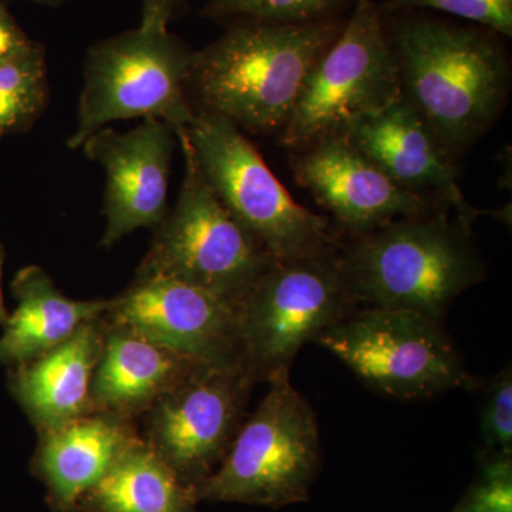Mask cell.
<instances>
[{
  "mask_svg": "<svg viewBox=\"0 0 512 512\" xmlns=\"http://www.w3.org/2000/svg\"><path fill=\"white\" fill-rule=\"evenodd\" d=\"M33 39L22 29L5 2H0V64L8 62L30 46Z\"/></svg>",
  "mask_w": 512,
  "mask_h": 512,
  "instance_id": "obj_26",
  "label": "cell"
},
{
  "mask_svg": "<svg viewBox=\"0 0 512 512\" xmlns=\"http://www.w3.org/2000/svg\"><path fill=\"white\" fill-rule=\"evenodd\" d=\"M106 318V316H104ZM204 362L181 355L106 318L103 349L92 379L93 412L140 419Z\"/></svg>",
  "mask_w": 512,
  "mask_h": 512,
  "instance_id": "obj_16",
  "label": "cell"
},
{
  "mask_svg": "<svg viewBox=\"0 0 512 512\" xmlns=\"http://www.w3.org/2000/svg\"><path fill=\"white\" fill-rule=\"evenodd\" d=\"M6 261V251L5 247H3L2 244H0V326H5L6 322H8L9 319V311L8 308H6L5 298H3L2 293V276H3V266H5Z\"/></svg>",
  "mask_w": 512,
  "mask_h": 512,
  "instance_id": "obj_28",
  "label": "cell"
},
{
  "mask_svg": "<svg viewBox=\"0 0 512 512\" xmlns=\"http://www.w3.org/2000/svg\"><path fill=\"white\" fill-rule=\"evenodd\" d=\"M15 312L0 336V363L16 369L45 355L87 320L109 309L110 299L74 301L57 288L52 276L37 265L20 269L12 284Z\"/></svg>",
  "mask_w": 512,
  "mask_h": 512,
  "instance_id": "obj_19",
  "label": "cell"
},
{
  "mask_svg": "<svg viewBox=\"0 0 512 512\" xmlns=\"http://www.w3.org/2000/svg\"><path fill=\"white\" fill-rule=\"evenodd\" d=\"M454 512V511H453Z\"/></svg>",
  "mask_w": 512,
  "mask_h": 512,
  "instance_id": "obj_30",
  "label": "cell"
},
{
  "mask_svg": "<svg viewBox=\"0 0 512 512\" xmlns=\"http://www.w3.org/2000/svg\"><path fill=\"white\" fill-rule=\"evenodd\" d=\"M338 249L276 261L239 306L241 365L255 383L291 370L306 343L355 311Z\"/></svg>",
  "mask_w": 512,
  "mask_h": 512,
  "instance_id": "obj_10",
  "label": "cell"
},
{
  "mask_svg": "<svg viewBox=\"0 0 512 512\" xmlns=\"http://www.w3.org/2000/svg\"><path fill=\"white\" fill-rule=\"evenodd\" d=\"M346 0H207L202 15L220 22L311 23L336 18Z\"/></svg>",
  "mask_w": 512,
  "mask_h": 512,
  "instance_id": "obj_22",
  "label": "cell"
},
{
  "mask_svg": "<svg viewBox=\"0 0 512 512\" xmlns=\"http://www.w3.org/2000/svg\"><path fill=\"white\" fill-rule=\"evenodd\" d=\"M0 2H8V0H0ZM28 2L37 3V5H45L52 6V8H57V6H62L64 3L70 2V0H28Z\"/></svg>",
  "mask_w": 512,
  "mask_h": 512,
  "instance_id": "obj_29",
  "label": "cell"
},
{
  "mask_svg": "<svg viewBox=\"0 0 512 512\" xmlns=\"http://www.w3.org/2000/svg\"><path fill=\"white\" fill-rule=\"evenodd\" d=\"M343 23H229L194 52L187 94L195 114L224 117L241 130L268 134L288 123L312 67Z\"/></svg>",
  "mask_w": 512,
  "mask_h": 512,
  "instance_id": "obj_2",
  "label": "cell"
},
{
  "mask_svg": "<svg viewBox=\"0 0 512 512\" xmlns=\"http://www.w3.org/2000/svg\"><path fill=\"white\" fill-rule=\"evenodd\" d=\"M185 133L218 200L275 261L339 247L328 218L293 200L241 128L224 117L197 114Z\"/></svg>",
  "mask_w": 512,
  "mask_h": 512,
  "instance_id": "obj_8",
  "label": "cell"
},
{
  "mask_svg": "<svg viewBox=\"0 0 512 512\" xmlns=\"http://www.w3.org/2000/svg\"><path fill=\"white\" fill-rule=\"evenodd\" d=\"M402 99L386 15L375 0H355L348 22L312 67L281 141L306 148L346 136Z\"/></svg>",
  "mask_w": 512,
  "mask_h": 512,
  "instance_id": "obj_7",
  "label": "cell"
},
{
  "mask_svg": "<svg viewBox=\"0 0 512 512\" xmlns=\"http://www.w3.org/2000/svg\"><path fill=\"white\" fill-rule=\"evenodd\" d=\"M315 343L342 360L370 389L392 399H430L476 386L441 322L421 313L355 309L323 330Z\"/></svg>",
  "mask_w": 512,
  "mask_h": 512,
  "instance_id": "obj_9",
  "label": "cell"
},
{
  "mask_svg": "<svg viewBox=\"0 0 512 512\" xmlns=\"http://www.w3.org/2000/svg\"><path fill=\"white\" fill-rule=\"evenodd\" d=\"M292 170L298 184L350 238L400 218L446 212L399 187L345 136L323 138L302 148L293 157Z\"/></svg>",
  "mask_w": 512,
  "mask_h": 512,
  "instance_id": "obj_14",
  "label": "cell"
},
{
  "mask_svg": "<svg viewBox=\"0 0 512 512\" xmlns=\"http://www.w3.org/2000/svg\"><path fill=\"white\" fill-rule=\"evenodd\" d=\"M345 137L403 190L453 211L464 227H473L480 212L464 197L456 160L403 97Z\"/></svg>",
  "mask_w": 512,
  "mask_h": 512,
  "instance_id": "obj_15",
  "label": "cell"
},
{
  "mask_svg": "<svg viewBox=\"0 0 512 512\" xmlns=\"http://www.w3.org/2000/svg\"><path fill=\"white\" fill-rule=\"evenodd\" d=\"M49 101L46 50L29 47L0 64V140L26 133L42 117Z\"/></svg>",
  "mask_w": 512,
  "mask_h": 512,
  "instance_id": "obj_21",
  "label": "cell"
},
{
  "mask_svg": "<svg viewBox=\"0 0 512 512\" xmlns=\"http://www.w3.org/2000/svg\"><path fill=\"white\" fill-rule=\"evenodd\" d=\"M352 301L443 322L458 296L485 279L473 231L448 212L400 218L339 245Z\"/></svg>",
  "mask_w": 512,
  "mask_h": 512,
  "instance_id": "obj_3",
  "label": "cell"
},
{
  "mask_svg": "<svg viewBox=\"0 0 512 512\" xmlns=\"http://www.w3.org/2000/svg\"><path fill=\"white\" fill-rule=\"evenodd\" d=\"M104 313L45 355L8 370L9 392L37 433L94 413L90 389L103 349Z\"/></svg>",
  "mask_w": 512,
  "mask_h": 512,
  "instance_id": "obj_18",
  "label": "cell"
},
{
  "mask_svg": "<svg viewBox=\"0 0 512 512\" xmlns=\"http://www.w3.org/2000/svg\"><path fill=\"white\" fill-rule=\"evenodd\" d=\"M481 436L487 457H512V373L504 367L485 394Z\"/></svg>",
  "mask_w": 512,
  "mask_h": 512,
  "instance_id": "obj_24",
  "label": "cell"
},
{
  "mask_svg": "<svg viewBox=\"0 0 512 512\" xmlns=\"http://www.w3.org/2000/svg\"><path fill=\"white\" fill-rule=\"evenodd\" d=\"M386 18L403 99L457 160L507 104L511 64L504 37L424 13Z\"/></svg>",
  "mask_w": 512,
  "mask_h": 512,
  "instance_id": "obj_1",
  "label": "cell"
},
{
  "mask_svg": "<svg viewBox=\"0 0 512 512\" xmlns=\"http://www.w3.org/2000/svg\"><path fill=\"white\" fill-rule=\"evenodd\" d=\"M194 50L168 28L138 26L87 50L76 128L67 147L77 150L114 121L157 119L185 130L195 120L187 94Z\"/></svg>",
  "mask_w": 512,
  "mask_h": 512,
  "instance_id": "obj_5",
  "label": "cell"
},
{
  "mask_svg": "<svg viewBox=\"0 0 512 512\" xmlns=\"http://www.w3.org/2000/svg\"><path fill=\"white\" fill-rule=\"evenodd\" d=\"M177 140L173 128L157 119L121 133L101 128L82 144L89 160L106 174L100 245L111 248L140 228L154 229L168 210V181Z\"/></svg>",
  "mask_w": 512,
  "mask_h": 512,
  "instance_id": "obj_13",
  "label": "cell"
},
{
  "mask_svg": "<svg viewBox=\"0 0 512 512\" xmlns=\"http://www.w3.org/2000/svg\"><path fill=\"white\" fill-rule=\"evenodd\" d=\"M454 512H512V457H485L480 477Z\"/></svg>",
  "mask_w": 512,
  "mask_h": 512,
  "instance_id": "obj_25",
  "label": "cell"
},
{
  "mask_svg": "<svg viewBox=\"0 0 512 512\" xmlns=\"http://www.w3.org/2000/svg\"><path fill=\"white\" fill-rule=\"evenodd\" d=\"M254 384L241 365L205 363L138 419L141 439L197 488L227 456Z\"/></svg>",
  "mask_w": 512,
  "mask_h": 512,
  "instance_id": "obj_11",
  "label": "cell"
},
{
  "mask_svg": "<svg viewBox=\"0 0 512 512\" xmlns=\"http://www.w3.org/2000/svg\"><path fill=\"white\" fill-rule=\"evenodd\" d=\"M197 488L185 483L143 439L82 500L89 512H195Z\"/></svg>",
  "mask_w": 512,
  "mask_h": 512,
  "instance_id": "obj_20",
  "label": "cell"
},
{
  "mask_svg": "<svg viewBox=\"0 0 512 512\" xmlns=\"http://www.w3.org/2000/svg\"><path fill=\"white\" fill-rule=\"evenodd\" d=\"M266 383L220 467L198 485L200 501L282 508L309 500L322 463L316 414L293 386L291 370Z\"/></svg>",
  "mask_w": 512,
  "mask_h": 512,
  "instance_id": "obj_6",
  "label": "cell"
},
{
  "mask_svg": "<svg viewBox=\"0 0 512 512\" xmlns=\"http://www.w3.org/2000/svg\"><path fill=\"white\" fill-rule=\"evenodd\" d=\"M379 6L384 15L437 10L467 20L504 39L512 36V0H384Z\"/></svg>",
  "mask_w": 512,
  "mask_h": 512,
  "instance_id": "obj_23",
  "label": "cell"
},
{
  "mask_svg": "<svg viewBox=\"0 0 512 512\" xmlns=\"http://www.w3.org/2000/svg\"><path fill=\"white\" fill-rule=\"evenodd\" d=\"M33 470L60 511L79 508L84 495L128 448L141 440L136 420L94 412L37 433Z\"/></svg>",
  "mask_w": 512,
  "mask_h": 512,
  "instance_id": "obj_17",
  "label": "cell"
},
{
  "mask_svg": "<svg viewBox=\"0 0 512 512\" xmlns=\"http://www.w3.org/2000/svg\"><path fill=\"white\" fill-rule=\"evenodd\" d=\"M104 316L200 362L241 365L238 309L184 282L136 276Z\"/></svg>",
  "mask_w": 512,
  "mask_h": 512,
  "instance_id": "obj_12",
  "label": "cell"
},
{
  "mask_svg": "<svg viewBox=\"0 0 512 512\" xmlns=\"http://www.w3.org/2000/svg\"><path fill=\"white\" fill-rule=\"evenodd\" d=\"M141 26L147 28H168L175 12L184 0H140Z\"/></svg>",
  "mask_w": 512,
  "mask_h": 512,
  "instance_id": "obj_27",
  "label": "cell"
},
{
  "mask_svg": "<svg viewBox=\"0 0 512 512\" xmlns=\"http://www.w3.org/2000/svg\"><path fill=\"white\" fill-rule=\"evenodd\" d=\"M177 141L184 177L174 207L154 228L137 278H170L239 308L275 259L218 200L202 177L185 130Z\"/></svg>",
  "mask_w": 512,
  "mask_h": 512,
  "instance_id": "obj_4",
  "label": "cell"
}]
</instances>
